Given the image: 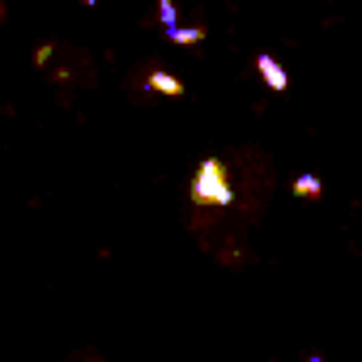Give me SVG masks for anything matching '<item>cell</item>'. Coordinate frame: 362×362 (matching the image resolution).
<instances>
[{
	"label": "cell",
	"mask_w": 362,
	"mask_h": 362,
	"mask_svg": "<svg viewBox=\"0 0 362 362\" xmlns=\"http://www.w3.org/2000/svg\"><path fill=\"white\" fill-rule=\"evenodd\" d=\"M192 201H209V205H230L235 201V192H230V175H226V166L218 162V158H205L201 166H197V179H192Z\"/></svg>",
	"instance_id": "6da1fadb"
},
{
	"label": "cell",
	"mask_w": 362,
	"mask_h": 362,
	"mask_svg": "<svg viewBox=\"0 0 362 362\" xmlns=\"http://www.w3.org/2000/svg\"><path fill=\"white\" fill-rule=\"evenodd\" d=\"M256 73L264 77V86H269V90H277V94H281V90H290V73H286L273 56H264V52L256 56Z\"/></svg>",
	"instance_id": "7a4b0ae2"
},
{
	"label": "cell",
	"mask_w": 362,
	"mask_h": 362,
	"mask_svg": "<svg viewBox=\"0 0 362 362\" xmlns=\"http://www.w3.org/2000/svg\"><path fill=\"white\" fill-rule=\"evenodd\" d=\"M149 90H158V94H170V98H179V94H188V86L179 81V77H170L166 69H149Z\"/></svg>",
	"instance_id": "3957f363"
},
{
	"label": "cell",
	"mask_w": 362,
	"mask_h": 362,
	"mask_svg": "<svg viewBox=\"0 0 362 362\" xmlns=\"http://www.w3.org/2000/svg\"><path fill=\"white\" fill-rule=\"evenodd\" d=\"M175 47H197V43H205V26H179V30H170L166 35Z\"/></svg>",
	"instance_id": "277c9868"
},
{
	"label": "cell",
	"mask_w": 362,
	"mask_h": 362,
	"mask_svg": "<svg viewBox=\"0 0 362 362\" xmlns=\"http://www.w3.org/2000/svg\"><path fill=\"white\" fill-rule=\"evenodd\" d=\"M294 197H324V179H315V175H294Z\"/></svg>",
	"instance_id": "5b68a950"
},
{
	"label": "cell",
	"mask_w": 362,
	"mask_h": 362,
	"mask_svg": "<svg viewBox=\"0 0 362 362\" xmlns=\"http://www.w3.org/2000/svg\"><path fill=\"white\" fill-rule=\"evenodd\" d=\"M158 22L166 26V35H170V30H179V9L170 5V0H162V5H158Z\"/></svg>",
	"instance_id": "8992f818"
},
{
	"label": "cell",
	"mask_w": 362,
	"mask_h": 362,
	"mask_svg": "<svg viewBox=\"0 0 362 362\" xmlns=\"http://www.w3.org/2000/svg\"><path fill=\"white\" fill-rule=\"evenodd\" d=\"M52 52H56V47H47V43H43V47L35 52V64H47V60H52Z\"/></svg>",
	"instance_id": "52a82bcc"
},
{
	"label": "cell",
	"mask_w": 362,
	"mask_h": 362,
	"mask_svg": "<svg viewBox=\"0 0 362 362\" xmlns=\"http://www.w3.org/2000/svg\"><path fill=\"white\" fill-rule=\"evenodd\" d=\"M307 362H324V354H311V358H307Z\"/></svg>",
	"instance_id": "ba28073f"
}]
</instances>
